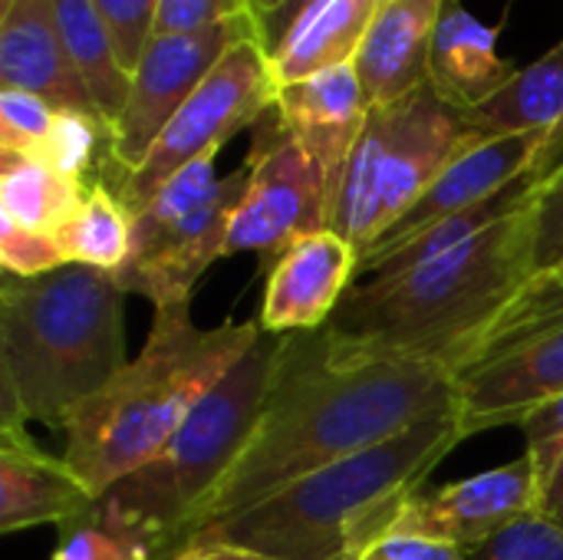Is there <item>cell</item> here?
<instances>
[{
	"label": "cell",
	"mask_w": 563,
	"mask_h": 560,
	"mask_svg": "<svg viewBox=\"0 0 563 560\" xmlns=\"http://www.w3.org/2000/svg\"><path fill=\"white\" fill-rule=\"evenodd\" d=\"M449 413H455V380L435 366L336 363L323 327L284 333L254 436L198 528Z\"/></svg>",
	"instance_id": "1"
},
{
	"label": "cell",
	"mask_w": 563,
	"mask_h": 560,
	"mask_svg": "<svg viewBox=\"0 0 563 560\" xmlns=\"http://www.w3.org/2000/svg\"><path fill=\"white\" fill-rule=\"evenodd\" d=\"M558 304L538 277L531 201L426 264L353 284L323 330L336 363H426L455 380Z\"/></svg>",
	"instance_id": "2"
},
{
	"label": "cell",
	"mask_w": 563,
	"mask_h": 560,
	"mask_svg": "<svg viewBox=\"0 0 563 560\" xmlns=\"http://www.w3.org/2000/svg\"><path fill=\"white\" fill-rule=\"evenodd\" d=\"M125 363V290L115 274L82 264L3 274L0 429L30 419L66 432L69 416Z\"/></svg>",
	"instance_id": "3"
},
{
	"label": "cell",
	"mask_w": 563,
	"mask_h": 560,
	"mask_svg": "<svg viewBox=\"0 0 563 560\" xmlns=\"http://www.w3.org/2000/svg\"><path fill=\"white\" fill-rule=\"evenodd\" d=\"M462 442L455 413L419 422L241 515L198 528L191 541H228L274 560H360L393 531L406 502Z\"/></svg>",
	"instance_id": "4"
},
{
	"label": "cell",
	"mask_w": 563,
	"mask_h": 560,
	"mask_svg": "<svg viewBox=\"0 0 563 560\" xmlns=\"http://www.w3.org/2000/svg\"><path fill=\"white\" fill-rule=\"evenodd\" d=\"M264 327H198L188 304L155 307L145 347L66 422L63 459L99 498L155 459Z\"/></svg>",
	"instance_id": "5"
},
{
	"label": "cell",
	"mask_w": 563,
	"mask_h": 560,
	"mask_svg": "<svg viewBox=\"0 0 563 560\" xmlns=\"http://www.w3.org/2000/svg\"><path fill=\"white\" fill-rule=\"evenodd\" d=\"M274 356L277 337L264 330L228 376L191 409L168 446L99 495L96 508L152 541L162 560L175 558L198 531L205 508L254 436Z\"/></svg>",
	"instance_id": "6"
},
{
	"label": "cell",
	"mask_w": 563,
	"mask_h": 560,
	"mask_svg": "<svg viewBox=\"0 0 563 560\" xmlns=\"http://www.w3.org/2000/svg\"><path fill=\"white\" fill-rule=\"evenodd\" d=\"M488 139L468 112L445 102L429 83L396 102L373 106L343 168L330 231L356 254L393 228L422 191L475 142Z\"/></svg>",
	"instance_id": "7"
},
{
	"label": "cell",
	"mask_w": 563,
	"mask_h": 560,
	"mask_svg": "<svg viewBox=\"0 0 563 560\" xmlns=\"http://www.w3.org/2000/svg\"><path fill=\"white\" fill-rule=\"evenodd\" d=\"M274 99L277 79L264 46L257 40L231 46L211 76L175 112L142 165L129 172L112 191L129 208V215H135L175 172L205 155H218L221 145L241 129H254L274 109Z\"/></svg>",
	"instance_id": "8"
},
{
	"label": "cell",
	"mask_w": 563,
	"mask_h": 560,
	"mask_svg": "<svg viewBox=\"0 0 563 560\" xmlns=\"http://www.w3.org/2000/svg\"><path fill=\"white\" fill-rule=\"evenodd\" d=\"M244 168L247 185L228 224L224 257L254 251L271 271L297 241L330 228V182L274 109L254 125Z\"/></svg>",
	"instance_id": "9"
},
{
	"label": "cell",
	"mask_w": 563,
	"mask_h": 560,
	"mask_svg": "<svg viewBox=\"0 0 563 560\" xmlns=\"http://www.w3.org/2000/svg\"><path fill=\"white\" fill-rule=\"evenodd\" d=\"M244 40H254V17H238L195 33H155L148 40L132 69L129 99L109 125V149L99 175L109 188L142 165L175 112L211 76L224 53Z\"/></svg>",
	"instance_id": "10"
},
{
	"label": "cell",
	"mask_w": 563,
	"mask_h": 560,
	"mask_svg": "<svg viewBox=\"0 0 563 560\" xmlns=\"http://www.w3.org/2000/svg\"><path fill=\"white\" fill-rule=\"evenodd\" d=\"M558 396H563V304L521 320L455 376V422L472 439L521 426Z\"/></svg>",
	"instance_id": "11"
},
{
	"label": "cell",
	"mask_w": 563,
	"mask_h": 560,
	"mask_svg": "<svg viewBox=\"0 0 563 560\" xmlns=\"http://www.w3.org/2000/svg\"><path fill=\"white\" fill-rule=\"evenodd\" d=\"M541 512V482L531 455L478 472L472 479L429 488L422 485L396 518L389 535H416L475 551L511 525Z\"/></svg>",
	"instance_id": "12"
},
{
	"label": "cell",
	"mask_w": 563,
	"mask_h": 560,
	"mask_svg": "<svg viewBox=\"0 0 563 560\" xmlns=\"http://www.w3.org/2000/svg\"><path fill=\"white\" fill-rule=\"evenodd\" d=\"M247 168L221 178L218 191L188 218L132 241L129 261L115 271V281L125 294L152 300V307L188 304L201 274L224 257V238L231 215L244 195Z\"/></svg>",
	"instance_id": "13"
},
{
	"label": "cell",
	"mask_w": 563,
	"mask_h": 560,
	"mask_svg": "<svg viewBox=\"0 0 563 560\" xmlns=\"http://www.w3.org/2000/svg\"><path fill=\"white\" fill-rule=\"evenodd\" d=\"M541 149H544V139L538 135H488L475 142L472 149H465L393 228H386L366 251H360L356 277L363 274L366 264L406 244L409 238L432 228L435 221L468 211L495 198L498 191L511 188L525 175H531L541 158Z\"/></svg>",
	"instance_id": "14"
},
{
	"label": "cell",
	"mask_w": 563,
	"mask_h": 560,
	"mask_svg": "<svg viewBox=\"0 0 563 560\" xmlns=\"http://www.w3.org/2000/svg\"><path fill=\"white\" fill-rule=\"evenodd\" d=\"M356 248L330 228L297 241L267 271L257 323L274 337L327 327L356 281Z\"/></svg>",
	"instance_id": "15"
},
{
	"label": "cell",
	"mask_w": 563,
	"mask_h": 560,
	"mask_svg": "<svg viewBox=\"0 0 563 560\" xmlns=\"http://www.w3.org/2000/svg\"><path fill=\"white\" fill-rule=\"evenodd\" d=\"M369 109V96L353 63L277 86L274 112L280 125L303 145V152L323 168L333 201Z\"/></svg>",
	"instance_id": "16"
},
{
	"label": "cell",
	"mask_w": 563,
	"mask_h": 560,
	"mask_svg": "<svg viewBox=\"0 0 563 560\" xmlns=\"http://www.w3.org/2000/svg\"><path fill=\"white\" fill-rule=\"evenodd\" d=\"M0 89L33 92L59 112L102 119L63 46L53 0H10L0 10Z\"/></svg>",
	"instance_id": "17"
},
{
	"label": "cell",
	"mask_w": 563,
	"mask_h": 560,
	"mask_svg": "<svg viewBox=\"0 0 563 560\" xmlns=\"http://www.w3.org/2000/svg\"><path fill=\"white\" fill-rule=\"evenodd\" d=\"M0 531L66 525L96 505V495L66 459L43 452L23 426L0 429Z\"/></svg>",
	"instance_id": "18"
},
{
	"label": "cell",
	"mask_w": 563,
	"mask_h": 560,
	"mask_svg": "<svg viewBox=\"0 0 563 560\" xmlns=\"http://www.w3.org/2000/svg\"><path fill=\"white\" fill-rule=\"evenodd\" d=\"M449 0H386L360 56L356 73L369 106H386L429 79V53Z\"/></svg>",
	"instance_id": "19"
},
{
	"label": "cell",
	"mask_w": 563,
	"mask_h": 560,
	"mask_svg": "<svg viewBox=\"0 0 563 560\" xmlns=\"http://www.w3.org/2000/svg\"><path fill=\"white\" fill-rule=\"evenodd\" d=\"M518 66L498 53V30L482 23L462 0H449L429 53V86L462 112L488 102Z\"/></svg>",
	"instance_id": "20"
},
{
	"label": "cell",
	"mask_w": 563,
	"mask_h": 560,
	"mask_svg": "<svg viewBox=\"0 0 563 560\" xmlns=\"http://www.w3.org/2000/svg\"><path fill=\"white\" fill-rule=\"evenodd\" d=\"M386 0H323L271 56L277 86L356 63Z\"/></svg>",
	"instance_id": "21"
},
{
	"label": "cell",
	"mask_w": 563,
	"mask_h": 560,
	"mask_svg": "<svg viewBox=\"0 0 563 560\" xmlns=\"http://www.w3.org/2000/svg\"><path fill=\"white\" fill-rule=\"evenodd\" d=\"M468 119L485 135H538L548 142L563 122V40L518 69Z\"/></svg>",
	"instance_id": "22"
},
{
	"label": "cell",
	"mask_w": 563,
	"mask_h": 560,
	"mask_svg": "<svg viewBox=\"0 0 563 560\" xmlns=\"http://www.w3.org/2000/svg\"><path fill=\"white\" fill-rule=\"evenodd\" d=\"M53 13L79 79L86 83L99 116L112 125L132 86V73L119 56L112 26L106 23L96 0H53Z\"/></svg>",
	"instance_id": "23"
},
{
	"label": "cell",
	"mask_w": 563,
	"mask_h": 560,
	"mask_svg": "<svg viewBox=\"0 0 563 560\" xmlns=\"http://www.w3.org/2000/svg\"><path fill=\"white\" fill-rule=\"evenodd\" d=\"M89 182L53 168L43 158L0 152V218L56 234L82 205Z\"/></svg>",
	"instance_id": "24"
},
{
	"label": "cell",
	"mask_w": 563,
	"mask_h": 560,
	"mask_svg": "<svg viewBox=\"0 0 563 560\" xmlns=\"http://www.w3.org/2000/svg\"><path fill=\"white\" fill-rule=\"evenodd\" d=\"M56 241L66 264L115 274L132 251V215L102 178H92L76 215L56 231Z\"/></svg>",
	"instance_id": "25"
},
{
	"label": "cell",
	"mask_w": 563,
	"mask_h": 560,
	"mask_svg": "<svg viewBox=\"0 0 563 560\" xmlns=\"http://www.w3.org/2000/svg\"><path fill=\"white\" fill-rule=\"evenodd\" d=\"M49 560H162L155 545L135 535L132 528L112 521L96 505L59 525V541Z\"/></svg>",
	"instance_id": "26"
},
{
	"label": "cell",
	"mask_w": 563,
	"mask_h": 560,
	"mask_svg": "<svg viewBox=\"0 0 563 560\" xmlns=\"http://www.w3.org/2000/svg\"><path fill=\"white\" fill-rule=\"evenodd\" d=\"M59 109L20 89H0V152L46 158L56 135Z\"/></svg>",
	"instance_id": "27"
},
{
	"label": "cell",
	"mask_w": 563,
	"mask_h": 560,
	"mask_svg": "<svg viewBox=\"0 0 563 560\" xmlns=\"http://www.w3.org/2000/svg\"><path fill=\"white\" fill-rule=\"evenodd\" d=\"M468 560H563V528L538 512L468 551Z\"/></svg>",
	"instance_id": "28"
},
{
	"label": "cell",
	"mask_w": 563,
	"mask_h": 560,
	"mask_svg": "<svg viewBox=\"0 0 563 560\" xmlns=\"http://www.w3.org/2000/svg\"><path fill=\"white\" fill-rule=\"evenodd\" d=\"M0 264H3V274L40 277V274L66 267V257H63L56 234L30 231L0 218Z\"/></svg>",
	"instance_id": "29"
},
{
	"label": "cell",
	"mask_w": 563,
	"mask_h": 560,
	"mask_svg": "<svg viewBox=\"0 0 563 560\" xmlns=\"http://www.w3.org/2000/svg\"><path fill=\"white\" fill-rule=\"evenodd\" d=\"M534 261L541 284L563 267V165L534 195Z\"/></svg>",
	"instance_id": "30"
},
{
	"label": "cell",
	"mask_w": 563,
	"mask_h": 560,
	"mask_svg": "<svg viewBox=\"0 0 563 560\" xmlns=\"http://www.w3.org/2000/svg\"><path fill=\"white\" fill-rule=\"evenodd\" d=\"M238 17H254V3L251 0H158L155 33H195Z\"/></svg>",
	"instance_id": "31"
},
{
	"label": "cell",
	"mask_w": 563,
	"mask_h": 560,
	"mask_svg": "<svg viewBox=\"0 0 563 560\" xmlns=\"http://www.w3.org/2000/svg\"><path fill=\"white\" fill-rule=\"evenodd\" d=\"M96 7L102 10L106 23L112 26L115 43H119V56H122L125 69L132 73L142 50L148 46V40L155 33L158 0H96Z\"/></svg>",
	"instance_id": "32"
},
{
	"label": "cell",
	"mask_w": 563,
	"mask_h": 560,
	"mask_svg": "<svg viewBox=\"0 0 563 560\" xmlns=\"http://www.w3.org/2000/svg\"><path fill=\"white\" fill-rule=\"evenodd\" d=\"M521 432H525V452L538 469V482H544V475L551 472L554 459L563 449V396L531 413L521 422Z\"/></svg>",
	"instance_id": "33"
},
{
	"label": "cell",
	"mask_w": 563,
	"mask_h": 560,
	"mask_svg": "<svg viewBox=\"0 0 563 560\" xmlns=\"http://www.w3.org/2000/svg\"><path fill=\"white\" fill-rule=\"evenodd\" d=\"M320 3L323 0H277L264 7L261 13H254V40L264 46L267 56H274Z\"/></svg>",
	"instance_id": "34"
},
{
	"label": "cell",
	"mask_w": 563,
	"mask_h": 560,
	"mask_svg": "<svg viewBox=\"0 0 563 560\" xmlns=\"http://www.w3.org/2000/svg\"><path fill=\"white\" fill-rule=\"evenodd\" d=\"M360 560H468V551L445 545V541H432V538L386 535Z\"/></svg>",
	"instance_id": "35"
},
{
	"label": "cell",
	"mask_w": 563,
	"mask_h": 560,
	"mask_svg": "<svg viewBox=\"0 0 563 560\" xmlns=\"http://www.w3.org/2000/svg\"><path fill=\"white\" fill-rule=\"evenodd\" d=\"M172 560H274L267 554H257L251 548L241 545H228V541H188Z\"/></svg>",
	"instance_id": "36"
},
{
	"label": "cell",
	"mask_w": 563,
	"mask_h": 560,
	"mask_svg": "<svg viewBox=\"0 0 563 560\" xmlns=\"http://www.w3.org/2000/svg\"><path fill=\"white\" fill-rule=\"evenodd\" d=\"M563 165V122L554 129V135L544 142V149H541V158H538V165H534V172H531V178L538 182V185H544L558 168Z\"/></svg>",
	"instance_id": "37"
},
{
	"label": "cell",
	"mask_w": 563,
	"mask_h": 560,
	"mask_svg": "<svg viewBox=\"0 0 563 560\" xmlns=\"http://www.w3.org/2000/svg\"><path fill=\"white\" fill-rule=\"evenodd\" d=\"M541 512L563 528V492L561 495H554V498H548V502L541 505Z\"/></svg>",
	"instance_id": "38"
},
{
	"label": "cell",
	"mask_w": 563,
	"mask_h": 560,
	"mask_svg": "<svg viewBox=\"0 0 563 560\" xmlns=\"http://www.w3.org/2000/svg\"><path fill=\"white\" fill-rule=\"evenodd\" d=\"M544 284H551V287H554V294H558V297L563 300V267L558 271V274H554V277H548Z\"/></svg>",
	"instance_id": "39"
},
{
	"label": "cell",
	"mask_w": 563,
	"mask_h": 560,
	"mask_svg": "<svg viewBox=\"0 0 563 560\" xmlns=\"http://www.w3.org/2000/svg\"><path fill=\"white\" fill-rule=\"evenodd\" d=\"M254 3V13H261L264 7H271V3H277V0H251Z\"/></svg>",
	"instance_id": "40"
}]
</instances>
